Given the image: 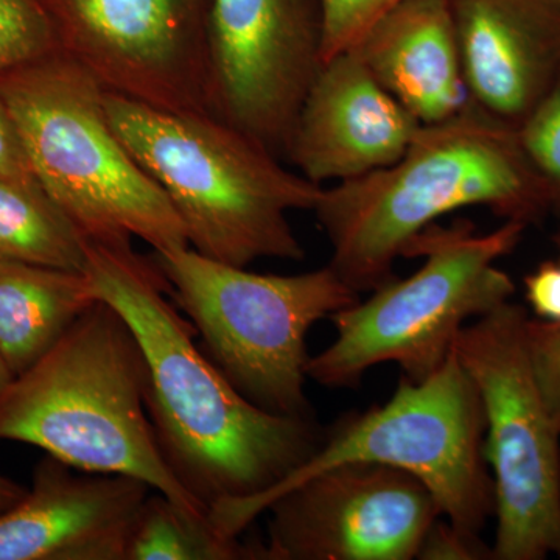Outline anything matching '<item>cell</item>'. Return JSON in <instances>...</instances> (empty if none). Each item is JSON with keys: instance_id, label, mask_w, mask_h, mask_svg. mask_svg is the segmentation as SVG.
I'll list each match as a JSON object with an SVG mask.
<instances>
[{"instance_id": "6da1fadb", "label": "cell", "mask_w": 560, "mask_h": 560, "mask_svg": "<svg viewBox=\"0 0 560 560\" xmlns=\"http://www.w3.org/2000/svg\"><path fill=\"white\" fill-rule=\"evenodd\" d=\"M98 300L127 320L149 371L147 405L162 455L191 495L213 506L253 499L316 451L308 418L253 404L195 345V327L167 300L156 265L128 245L84 242Z\"/></svg>"}, {"instance_id": "7a4b0ae2", "label": "cell", "mask_w": 560, "mask_h": 560, "mask_svg": "<svg viewBox=\"0 0 560 560\" xmlns=\"http://www.w3.org/2000/svg\"><path fill=\"white\" fill-rule=\"evenodd\" d=\"M477 206L526 226L551 215L517 128L470 101L448 119L422 124L388 167L323 189L313 212L330 242V267L360 294L393 279L420 232Z\"/></svg>"}, {"instance_id": "3957f363", "label": "cell", "mask_w": 560, "mask_h": 560, "mask_svg": "<svg viewBox=\"0 0 560 560\" xmlns=\"http://www.w3.org/2000/svg\"><path fill=\"white\" fill-rule=\"evenodd\" d=\"M105 105L114 131L167 195L191 249L234 267L304 260L289 217L313 212L323 186L283 167L215 114L156 108L110 92Z\"/></svg>"}, {"instance_id": "277c9868", "label": "cell", "mask_w": 560, "mask_h": 560, "mask_svg": "<svg viewBox=\"0 0 560 560\" xmlns=\"http://www.w3.org/2000/svg\"><path fill=\"white\" fill-rule=\"evenodd\" d=\"M147 390L139 341L97 300L0 397V441L35 445L77 470L136 478L209 515L162 455Z\"/></svg>"}, {"instance_id": "5b68a950", "label": "cell", "mask_w": 560, "mask_h": 560, "mask_svg": "<svg viewBox=\"0 0 560 560\" xmlns=\"http://www.w3.org/2000/svg\"><path fill=\"white\" fill-rule=\"evenodd\" d=\"M105 92L61 50L0 73L33 175L84 242L189 248L167 195L114 131Z\"/></svg>"}, {"instance_id": "8992f818", "label": "cell", "mask_w": 560, "mask_h": 560, "mask_svg": "<svg viewBox=\"0 0 560 560\" xmlns=\"http://www.w3.org/2000/svg\"><path fill=\"white\" fill-rule=\"evenodd\" d=\"M526 224L503 221L478 234L466 221L420 232L404 257H423L405 279H390L368 300L330 316L335 340L307 364L308 378L330 388L352 386L371 368L399 364L420 382L434 374L453 352L470 319L511 301L515 283L499 261L517 248Z\"/></svg>"}, {"instance_id": "52a82bcc", "label": "cell", "mask_w": 560, "mask_h": 560, "mask_svg": "<svg viewBox=\"0 0 560 560\" xmlns=\"http://www.w3.org/2000/svg\"><path fill=\"white\" fill-rule=\"evenodd\" d=\"M482 438L480 396L452 352L430 377L412 382L404 375L388 401L338 423L307 460L267 492L210 506V523L237 539L272 501L320 471L342 464H383L425 482L442 517L466 533L480 534L493 517Z\"/></svg>"}, {"instance_id": "ba28073f", "label": "cell", "mask_w": 560, "mask_h": 560, "mask_svg": "<svg viewBox=\"0 0 560 560\" xmlns=\"http://www.w3.org/2000/svg\"><path fill=\"white\" fill-rule=\"evenodd\" d=\"M153 264L210 360L243 396L264 410L308 418V330L360 300L330 265L259 275L190 246L154 253Z\"/></svg>"}, {"instance_id": "9c48e42d", "label": "cell", "mask_w": 560, "mask_h": 560, "mask_svg": "<svg viewBox=\"0 0 560 560\" xmlns=\"http://www.w3.org/2000/svg\"><path fill=\"white\" fill-rule=\"evenodd\" d=\"M528 313L508 301L467 324L453 352L480 396L493 486L492 559H560V431L526 348Z\"/></svg>"}, {"instance_id": "30bf717a", "label": "cell", "mask_w": 560, "mask_h": 560, "mask_svg": "<svg viewBox=\"0 0 560 560\" xmlns=\"http://www.w3.org/2000/svg\"><path fill=\"white\" fill-rule=\"evenodd\" d=\"M58 47L106 92L209 109L210 0H43Z\"/></svg>"}, {"instance_id": "8fae6325", "label": "cell", "mask_w": 560, "mask_h": 560, "mask_svg": "<svg viewBox=\"0 0 560 560\" xmlns=\"http://www.w3.org/2000/svg\"><path fill=\"white\" fill-rule=\"evenodd\" d=\"M320 43L318 0H210V113L285 156Z\"/></svg>"}, {"instance_id": "7c38bea8", "label": "cell", "mask_w": 560, "mask_h": 560, "mask_svg": "<svg viewBox=\"0 0 560 560\" xmlns=\"http://www.w3.org/2000/svg\"><path fill=\"white\" fill-rule=\"evenodd\" d=\"M261 560H411L442 511L425 482L383 464H342L278 497Z\"/></svg>"}, {"instance_id": "4fadbf2b", "label": "cell", "mask_w": 560, "mask_h": 560, "mask_svg": "<svg viewBox=\"0 0 560 560\" xmlns=\"http://www.w3.org/2000/svg\"><path fill=\"white\" fill-rule=\"evenodd\" d=\"M420 127L350 49L320 65L285 156L312 183H342L399 160Z\"/></svg>"}, {"instance_id": "5bb4252c", "label": "cell", "mask_w": 560, "mask_h": 560, "mask_svg": "<svg viewBox=\"0 0 560 560\" xmlns=\"http://www.w3.org/2000/svg\"><path fill=\"white\" fill-rule=\"evenodd\" d=\"M151 492L136 478L77 470L47 455L32 488L0 512V560H125Z\"/></svg>"}, {"instance_id": "9a60e30c", "label": "cell", "mask_w": 560, "mask_h": 560, "mask_svg": "<svg viewBox=\"0 0 560 560\" xmlns=\"http://www.w3.org/2000/svg\"><path fill=\"white\" fill-rule=\"evenodd\" d=\"M469 98L518 128L560 75V10L547 0H451Z\"/></svg>"}, {"instance_id": "2e32d148", "label": "cell", "mask_w": 560, "mask_h": 560, "mask_svg": "<svg viewBox=\"0 0 560 560\" xmlns=\"http://www.w3.org/2000/svg\"><path fill=\"white\" fill-rule=\"evenodd\" d=\"M353 49L420 124L448 119L470 102L451 0H404Z\"/></svg>"}, {"instance_id": "e0dca14e", "label": "cell", "mask_w": 560, "mask_h": 560, "mask_svg": "<svg viewBox=\"0 0 560 560\" xmlns=\"http://www.w3.org/2000/svg\"><path fill=\"white\" fill-rule=\"evenodd\" d=\"M97 300L84 271L0 259V352L14 374L36 363Z\"/></svg>"}, {"instance_id": "ac0fdd59", "label": "cell", "mask_w": 560, "mask_h": 560, "mask_svg": "<svg viewBox=\"0 0 560 560\" xmlns=\"http://www.w3.org/2000/svg\"><path fill=\"white\" fill-rule=\"evenodd\" d=\"M0 259L84 270V238L38 180L0 176Z\"/></svg>"}, {"instance_id": "d6986e66", "label": "cell", "mask_w": 560, "mask_h": 560, "mask_svg": "<svg viewBox=\"0 0 560 560\" xmlns=\"http://www.w3.org/2000/svg\"><path fill=\"white\" fill-rule=\"evenodd\" d=\"M260 560V544L223 536L209 515L184 510L164 493L143 501L132 525L125 560Z\"/></svg>"}, {"instance_id": "ffe728a7", "label": "cell", "mask_w": 560, "mask_h": 560, "mask_svg": "<svg viewBox=\"0 0 560 560\" xmlns=\"http://www.w3.org/2000/svg\"><path fill=\"white\" fill-rule=\"evenodd\" d=\"M60 50L43 0H0V73Z\"/></svg>"}, {"instance_id": "44dd1931", "label": "cell", "mask_w": 560, "mask_h": 560, "mask_svg": "<svg viewBox=\"0 0 560 560\" xmlns=\"http://www.w3.org/2000/svg\"><path fill=\"white\" fill-rule=\"evenodd\" d=\"M517 132L523 151L547 190L551 215L560 219V75L518 125Z\"/></svg>"}, {"instance_id": "7402d4cb", "label": "cell", "mask_w": 560, "mask_h": 560, "mask_svg": "<svg viewBox=\"0 0 560 560\" xmlns=\"http://www.w3.org/2000/svg\"><path fill=\"white\" fill-rule=\"evenodd\" d=\"M404 0H318L323 62L353 49L386 13Z\"/></svg>"}, {"instance_id": "603a6c76", "label": "cell", "mask_w": 560, "mask_h": 560, "mask_svg": "<svg viewBox=\"0 0 560 560\" xmlns=\"http://www.w3.org/2000/svg\"><path fill=\"white\" fill-rule=\"evenodd\" d=\"M526 348L541 399L560 431V320L548 323L529 318Z\"/></svg>"}, {"instance_id": "cb8c5ba5", "label": "cell", "mask_w": 560, "mask_h": 560, "mask_svg": "<svg viewBox=\"0 0 560 560\" xmlns=\"http://www.w3.org/2000/svg\"><path fill=\"white\" fill-rule=\"evenodd\" d=\"M416 559L485 560L492 559V550L482 544L480 534L466 533L440 517L423 536Z\"/></svg>"}, {"instance_id": "d4e9b609", "label": "cell", "mask_w": 560, "mask_h": 560, "mask_svg": "<svg viewBox=\"0 0 560 560\" xmlns=\"http://www.w3.org/2000/svg\"><path fill=\"white\" fill-rule=\"evenodd\" d=\"M525 298L536 319L558 323L560 320V264L544 261L526 276Z\"/></svg>"}, {"instance_id": "484cf974", "label": "cell", "mask_w": 560, "mask_h": 560, "mask_svg": "<svg viewBox=\"0 0 560 560\" xmlns=\"http://www.w3.org/2000/svg\"><path fill=\"white\" fill-rule=\"evenodd\" d=\"M0 176L36 180L16 121L0 97Z\"/></svg>"}, {"instance_id": "4316f807", "label": "cell", "mask_w": 560, "mask_h": 560, "mask_svg": "<svg viewBox=\"0 0 560 560\" xmlns=\"http://www.w3.org/2000/svg\"><path fill=\"white\" fill-rule=\"evenodd\" d=\"M25 490L27 489L22 488L16 481L0 474V512L10 510L13 504H16L24 497Z\"/></svg>"}, {"instance_id": "83f0119b", "label": "cell", "mask_w": 560, "mask_h": 560, "mask_svg": "<svg viewBox=\"0 0 560 560\" xmlns=\"http://www.w3.org/2000/svg\"><path fill=\"white\" fill-rule=\"evenodd\" d=\"M14 378H16V374L11 370L9 361H7L5 355L0 352V397L3 396L11 383H13Z\"/></svg>"}, {"instance_id": "f1b7e54d", "label": "cell", "mask_w": 560, "mask_h": 560, "mask_svg": "<svg viewBox=\"0 0 560 560\" xmlns=\"http://www.w3.org/2000/svg\"><path fill=\"white\" fill-rule=\"evenodd\" d=\"M547 2H550L552 7L560 10V0H547Z\"/></svg>"}, {"instance_id": "f546056e", "label": "cell", "mask_w": 560, "mask_h": 560, "mask_svg": "<svg viewBox=\"0 0 560 560\" xmlns=\"http://www.w3.org/2000/svg\"><path fill=\"white\" fill-rule=\"evenodd\" d=\"M559 264H560V260H559Z\"/></svg>"}, {"instance_id": "4dcf8cb0", "label": "cell", "mask_w": 560, "mask_h": 560, "mask_svg": "<svg viewBox=\"0 0 560 560\" xmlns=\"http://www.w3.org/2000/svg\"><path fill=\"white\" fill-rule=\"evenodd\" d=\"M548 3H550V2H548Z\"/></svg>"}]
</instances>
